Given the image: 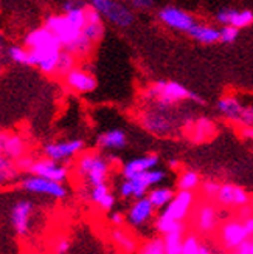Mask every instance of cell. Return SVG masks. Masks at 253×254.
Masks as SVG:
<instances>
[{
    "instance_id": "ee69618b",
    "label": "cell",
    "mask_w": 253,
    "mask_h": 254,
    "mask_svg": "<svg viewBox=\"0 0 253 254\" xmlns=\"http://www.w3.org/2000/svg\"><path fill=\"white\" fill-rule=\"evenodd\" d=\"M253 214V208L250 205H246L243 208H239V212H238V219L239 220H244L247 217H250V215Z\"/></svg>"
},
{
    "instance_id": "4fadbf2b",
    "label": "cell",
    "mask_w": 253,
    "mask_h": 254,
    "mask_svg": "<svg viewBox=\"0 0 253 254\" xmlns=\"http://www.w3.org/2000/svg\"><path fill=\"white\" fill-rule=\"evenodd\" d=\"M28 174L37 175V177H44V179L53 180V182L64 183L69 179L70 169L66 166L64 163H59V161H55L52 158L44 157V158L34 160Z\"/></svg>"
},
{
    "instance_id": "8992f818",
    "label": "cell",
    "mask_w": 253,
    "mask_h": 254,
    "mask_svg": "<svg viewBox=\"0 0 253 254\" xmlns=\"http://www.w3.org/2000/svg\"><path fill=\"white\" fill-rule=\"evenodd\" d=\"M19 185L25 192L50 197L55 200H64L69 195V189L64 183L53 182V180L44 179V177H37V175H31V174L23 177Z\"/></svg>"
},
{
    "instance_id": "836d02e7",
    "label": "cell",
    "mask_w": 253,
    "mask_h": 254,
    "mask_svg": "<svg viewBox=\"0 0 253 254\" xmlns=\"http://www.w3.org/2000/svg\"><path fill=\"white\" fill-rule=\"evenodd\" d=\"M200 245L202 242L197 234H186L182 254H200Z\"/></svg>"
},
{
    "instance_id": "cb8c5ba5",
    "label": "cell",
    "mask_w": 253,
    "mask_h": 254,
    "mask_svg": "<svg viewBox=\"0 0 253 254\" xmlns=\"http://www.w3.org/2000/svg\"><path fill=\"white\" fill-rule=\"evenodd\" d=\"M104 33H106L104 17L101 16L96 9L88 6L87 8V22H85V27L83 28V34L85 37H88V39L96 45L104 37Z\"/></svg>"
},
{
    "instance_id": "c3c4849f",
    "label": "cell",
    "mask_w": 253,
    "mask_h": 254,
    "mask_svg": "<svg viewBox=\"0 0 253 254\" xmlns=\"http://www.w3.org/2000/svg\"><path fill=\"white\" fill-rule=\"evenodd\" d=\"M200 254H213V251L210 250V247H208V245L202 244V245H200Z\"/></svg>"
},
{
    "instance_id": "7a4b0ae2",
    "label": "cell",
    "mask_w": 253,
    "mask_h": 254,
    "mask_svg": "<svg viewBox=\"0 0 253 254\" xmlns=\"http://www.w3.org/2000/svg\"><path fill=\"white\" fill-rule=\"evenodd\" d=\"M196 206L194 190H177L175 197L167 208H163L154 222L156 231L165 236L179 228H186L185 220Z\"/></svg>"
},
{
    "instance_id": "60d3db41",
    "label": "cell",
    "mask_w": 253,
    "mask_h": 254,
    "mask_svg": "<svg viewBox=\"0 0 253 254\" xmlns=\"http://www.w3.org/2000/svg\"><path fill=\"white\" fill-rule=\"evenodd\" d=\"M243 127H253V106H244L241 121H239Z\"/></svg>"
},
{
    "instance_id": "4dcf8cb0",
    "label": "cell",
    "mask_w": 253,
    "mask_h": 254,
    "mask_svg": "<svg viewBox=\"0 0 253 254\" xmlns=\"http://www.w3.org/2000/svg\"><path fill=\"white\" fill-rule=\"evenodd\" d=\"M200 185H202L200 174L193 169L183 171L179 175V179H177V189L179 190H196Z\"/></svg>"
},
{
    "instance_id": "8d00e7d4",
    "label": "cell",
    "mask_w": 253,
    "mask_h": 254,
    "mask_svg": "<svg viewBox=\"0 0 253 254\" xmlns=\"http://www.w3.org/2000/svg\"><path fill=\"white\" fill-rule=\"evenodd\" d=\"M70 248H72V242L67 236H58L52 244L53 254H69Z\"/></svg>"
},
{
    "instance_id": "f1b7e54d",
    "label": "cell",
    "mask_w": 253,
    "mask_h": 254,
    "mask_svg": "<svg viewBox=\"0 0 253 254\" xmlns=\"http://www.w3.org/2000/svg\"><path fill=\"white\" fill-rule=\"evenodd\" d=\"M175 190L169 186H154L153 189L148 192V198L149 201L153 203V206L156 209H163V208H167L169 203L172 201V198L175 197Z\"/></svg>"
},
{
    "instance_id": "6da1fadb",
    "label": "cell",
    "mask_w": 253,
    "mask_h": 254,
    "mask_svg": "<svg viewBox=\"0 0 253 254\" xmlns=\"http://www.w3.org/2000/svg\"><path fill=\"white\" fill-rule=\"evenodd\" d=\"M143 98L151 106L165 107V109H172L179 103H183V101H191V103H194L197 106H205L204 98L191 92L183 84L175 82V81L153 82L145 90Z\"/></svg>"
},
{
    "instance_id": "8fae6325",
    "label": "cell",
    "mask_w": 253,
    "mask_h": 254,
    "mask_svg": "<svg viewBox=\"0 0 253 254\" xmlns=\"http://www.w3.org/2000/svg\"><path fill=\"white\" fill-rule=\"evenodd\" d=\"M34 214V203L28 198H20L12 205L9 211V220L14 233L19 237H27L30 234L31 219Z\"/></svg>"
},
{
    "instance_id": "ffe728a7",
    "label": "cell",
    "mask_w": 253,
    "mask_h": 254,
    "mask_svg": "<svg viewBox=\"0 0 253 254\" xmlns=\"http://www.w3.org/2000/svg\"><path fill=\"white\" fill-rule=\"evenodd\" d=\"M216 20L219 25L225 27L230 25L238 30L247 28L253 23V12L250 9H235V8H224L216 12Z\"/></svg>"
},
{
    "instance_id": "d590c367",
    "label": "cell",
    "mask_w": 253,
    "mask_h": 254,
    "mask_svg": "<svg viewBox=\"0 0 253 254\" xmlns=\"http://www.w3.org/2000/svg\"><path fill=\"white\" fill-rule=\"evenodd\" d=\"M8 55L9 58L17 62V64H25L27 65V61H28V48L27 47H20V45H12L8 50Z\"/></svg>"
},
{
    "instance_id": "4316f807",
    "label": "cell",
    "mask_w": 253,
    "mask_h": 254,
    "mask_svg": "<svg viewBox=\"0 0 253 254\" xmlns=\"http://www.w3.org/2000/svg\"><path fill=\"white\" fill-rule=\"evenodd\" d=\"M188 36L202 45H213L219 42V28L213 27L210 23L197 22L193 27V30L188 33Z\"/></svg>"
},
{
    "instance_id": "f35d334b",
    "label": "cell",
    "mask_w": 253,
    "mask_h": 254,
    "mask_svg": "<svg viewBox=\"0 0 253 254\" xmlns=\"http://www.w3.org/2000/svg\"><path fill=\"white\" fill-rule=\"evenodd\" d=\"M5 135L6 133L0 132V171L16 168V163L12 160H9L5 154Z\"/></svg>"
},
{
    "instance_id": "7dc6e473",
    "label": "cell",
    "mask_w": 253,
    "mask_h": 254,
    "mask_svg": "<svg viewBox=\"0 0 253 254\" xmlns=\"http://www.w3.org/2000/svg\"><path fill=\"white\" fill-rule=\"evenodd\" d=\"M168 168L171 169V171H177L180 168V161L179 160H175V158H171L169 161H168Z\"/></svg>"
},
{
    "instance_id": "7bdbcfd3",
    "label": "cell",
    "mask_w": 253,
    "mask_h": 254,
    "mask_svg": "<svg viewBox=\"0 0 253 254\" xmlns=\"http://www.w3.org/2000/svg\"><path fill=\"white\" fill-rule=\"evenodd\" d=\"M110 223L113 226H124V223L128 222V219H126V215L120 211H113L110 212V217H109Z\"/></svg>"
},
{
    "instance_id": "ac0fdd59",
    "label": "cell",
    "mask_w": 253,
    "mask_h": 254,
    "mask_svg": "<svg viewBox=\"0 0 253 254\" xmlns=\"http://www.w3.org/2000/svg\"><path fill=\"white\" fill-rule=\"evenodd\" d=\"M183 127L189 141H193L196 144L205 143L216 135V126L207 117H200L197 120H188L183 123Z\"/></svg>"
},
{
    "instance_id": "484cf974",
    "label": "cell",
    "mask_w": 253,
    "mask_h": 254,
    "mask_svg": "<svg viewBox=\"0 0 253 254\" xmlns=\"http://www.w3.org/2000/svg\"><path fill=\"white\" fill-rule=\"evenodd\" d=\"M110 237H112V242L115 244V247L123 254H135L138 251V247H140L135 236L131 231L124 230L123 226H113Z\"/></svg>"
},
{
    "instance_id": "83f0119b",
    "label": "cell",
    "mask_w": 253,
    "mask_h": 254,
    "mask_svg": "<svg viewBox=\"0 0 253 254\" xmlns=\"http://www.w3.org/2000/svg\"><path fill=\"white\" fill-rule=\"evenodd\" d=\"M5 154L14 163L27 155V141H25V138H22L17 133H6L5 135Z\"/></svg>"
},
{
    "instance_id": "1f68e13d",
    "label": "cell",
    "mask_w": 253,
    "mask_h": 254,
    "mask_svg": "<svg viewBox=\"0 0 253 254\" xmlns=\"http://www.w3.org/2000/svg\"><path fill=\"white\" fill-rule=\"evenodd\" d=\"M135 254H165V247H163V237H151L146 242L138 247Z\"/></svg>"
},
{
    "instance_id": "ba28073f",
    "label": "cell",
    "mask_w": 253,
    "mask_h": 254,
    "mask_svg": "<svg viewBox=\"0 0 253 254\" xmlns=\"http://www.w3.org/2000/svg\"><path fill=\"white\" fill-rule=\"evenodd\" d=\"M157 19L162 25H165L167 28L185 33L188 34L193 30V27L197 23V20L189 14L188 11L177 8V6H163L157 12Z\"/></svg>"
},
{
    "instance_id": "2e32d148",
    "label": "cell",
    "mask_w": 253,
    "mask_h": 254,
    "mask_svg": "<svg viewBox=\"0 0 253 254\" xmlns=\"http://www.w3.org/2000/svg\"><path fill=\"white\" fill-rule=\"evenodd\" d=\"M165 179H167V172L156 168L142 175H137L134 179H126V180H129L132 186V198L138 200V198L146 197L151 189L154 186H159Z\"/></svg>"
},
{
    "instance_id": "9c48e42d",
    "label": "cell",
    "mask_w": 253,
    "mask_h": 254,
    "mask_svg": "<svg viewBox=\"0 0 253 254\" xmlns=\"http://www.w3.org/2000/svg\"><path fill=\"white\" fill-rule=\"evenodd\" d=\"M219 226V211L213 200L199 201L194 209V228L199 236H211Z\"/></svg>"
},
{
    "instance_id": "b9f144b4",
    "label": "cell",
    "mask_w": 253,
    "mask_h": 254,
    "mask_svg": "<svg viewBox=\"0 0 253 254\" xmlns=\"http://www.w3.org/2000/svg\"><path fill=\"white\" fill-rule=\"evenodd\" d=\"M232 254H253V237H249L244 244L239 245Z\"/></svg>"
},
{
    "instance_id": "7402d4cb",
    "label": "cell",
    "mask_w": 253,
    "mask_h": 254,
    "mask_svg": "<svg viewBox=\"0 0 253 254\" xmlns=\"http://www.w3.org/2000/svg\"><path fill=\"white\" fill-rule=\"evenodd\" d=\"M88 201L96 205L101 211L109 212L113 209V206H115L117 198L112 194L110 186L107 183H103V185H96V186L88 188Z\"/></svg>"
},
{
    "instance_id": "5b68a950",
    "label": "cell",
    "mask_w": 253,
    "mask_h": 254,
    "mask_svg": "<svg viewBox=\"0 0 253 254\" xmlns=\"http://www.w3.org/2000/svg\"><path fill=\"white\" fill-rule=\"evenodd\" d=\"M87 3L115 27L129 28L135 20L132 8L124 5L121 0H87Z\"/></svg>"
},
{
    "instance_id": "e0dca14e",
    "label": "cell",
    "mask_w": 253,
    "mask_h": 254,
    "mask_svg": "<svg viewBox=\"0 0 253 254\" xmlns=\"http://www.w3.org/2000/svg\"><path fill=\"white\" fill-rule=\"evenodd\" d=\"M23 44L28 50L36 52H47V50H64L58 37L45 27L36 28L25 36Z\"/></svg>"
},
{
    "instance_id": "5bb4252c",
    "label": "cell",
    "mask_w": 253,
    "mask_h": 254,
    "mask_svg": "<svg viewBox=\"0 0 253 254\" xmlns=\"http://www.w3.org/2000/svg\"><path fill=\"white\" fill-rule=\"evenodd\" d=\"M62 79H64V84L72 92L81 95L92 93L98 87V81L93 76V73L80 67H75L73 70H70L66 76H62Z\"/></svg>"
},
{
    "instance_id": "7c38bea8",
    "label": "cell",
    "mask_w": 253,
    "mask_h": 254,
    "mask_svg": "<svg viewBox=\"0 0 253 254\" xmlns=\"http://www.w3.org/2000/svg\"><path fill=\"white\" fill-rule=\"evenodd\" d=\"M219 242L224 250L227 251H235L239 245L244 244L250 237L243 220L232 219L227 220L219 226Z\"/></svg>"
},
{
    "instance_id": "ab89813d",
    "label": "cell",
    "mask_w": 253,
    "mask_h": 254,
    "mask_svg": "<svg viewBox=\"0 0 253 254\" xmlns=\"http://www.w3.org/2000/svg\"><path fill=\"white\" fill-rule=\"evenodd\" d=\"M131 8L137 11H149L154 8L156 0H129Z\"/></svg>"
},
{
    "instance_id": "681fc988",
    "label": "cell",
    "mask_w": 253,
    "mask_h": 254,
    "mask_svg": "<svg viewBox=\"0 0 253 254\" xmlns=\"http://www.w3.org/2000/svg\"><path fill=\"white\" fill-rule=\"evenodd\" d=\"M2 71H3V67H2V64H0V74H2Z\"/></svg>"
},
{
    "instance_id": "f6af8a7d",
    "label": "cell",
    "mask_w": 253,
    "mask_h": 254,
    "mask_svg": "<svg viewBox=\"0 0 253 254\" xmlns=\"http://www.w3.org/2000/svg\"><path fill=\"white\" fill-rule=\"evenodd\" d=\"M243 223H244V226H246V230H247L249 236H250V237H253V214L250 215V217L244 219V220H243Z\"/></svg>"
},
{
    "instance_id": "30bf717a",
    "label": "cell",
    "mask_w": 253,
    "mask_h": 254,
    "mask_svg": "<svg viewBox=\"0 0 253 254\" xmlns=\"http://www.w3.org/2000/svg\"><path fill=\"white\" fill-rule=\"evenodd\" d=\"M84 141L80 138L75 139H64V141H53V143H47L42 147V154L47 158H52L55 161L64 163L70 161L73 158H77L84 152Z\"/></svg>"
},
{
    "instance_id": "9a60e30c",
    "label": "cell",
    "mask_w": 253,
    "mask_h": 254,
    "mask_svg": "<svg viewBox=\"0 0 253 254\" xmlns=\"http://www.w3.org/2000/svg\"><path fill=\"white\" fill-rule=\"evenodd\" d=\"M214 201L224 208H238L239 209V208L249 205L250 195L243 186L235 185V183H222Z\"/></svg>"
},
{
    "instance_id": "277c9868",
    "label": "cell",
    "mask_w": 253,
    "mask_h": 254,
    "mask_svg": "<svg viewBox=\"0 0 253 254\" xmlns=\"http://www.w3.org/2000/svg\"><path fill=\"white\" fill-rule=\"evenodd\" d=\"M140 124L148 133L156 136H171L180 127L179 120L171 113V109L157 106H149L140 113Z\"/></svg>"
},
{
    "instance_id": "d6a6232c",
    "label": "cell",
    "mask_w": 253,
    "mask_h": 254,
    "mask_svg": "<svg viewBox=\"0 0 253 254\" xmlns=\"http://www.w3.org/2000/svg\"><path fill=\"white\" fill-rule=\"evenodd\" d=\"M77 56L73 53H70L69 50H62L59 55V61H58V68H56V74L59 76H66L70 70L75 68V64H77Z\"/></svg>"
},
{
    "instance_id": "3957f363",
    "label": "cell",
    "mask_w": 253,
    "mask_h": 254,
    "mask_svg": "<svg viewBox=\"0 0 253 254\" xmlns=\"http://www.w3.org/2000/svg\"><path fill=\"white\" fill-rule=\"evenodd\" d=\"M110 169V160L96 150L83 152L81 155H78L73 168L75 175L80 179L83 186L87 188L107 183Z\"/></svg>"
},
{
    "instance_id": "f546056e",
    "label": "cell",
    "mask_w": 253,
    "mask_h": 254,
    "mask_svg": "<svg viewBox=\"0 0 253 254\" xmlns=\"http://www.w3.org/2000/svg\"><path fill=\"white\" fill-rule=\"evenodd\" d=\"M185 236H186V228H179V230H174L165 236H162L165 254H182Z\"/></svg>"
},
{
    "instance_id": "603a6c76",
    "label": "cell",
    "mask_w": 253,
    "mask_h": 254,
    "mask_svg": "<svg viewBox=\"0 0 253 254\" xmlns=\"http://www.w3.org/2000/svg\"><path fill=\"white\" fill-rule=\"evenodd\" d=\"M244 106L241 103V99L235 95H225L222 96L218 104H216V109L218 112L221 113V117H224L225 120H229L235 124H239L241 121V115H243V110H244Z\"/></svg>"
},
{
    "instance_id": "bcb514c9",
    "label": "cell",
    "mask_w": 253,
    "mask_h": 254,
    "mask_svg": "<svg viewBox=\"0 0 253 254\" xmlns=\"http://www.w3.org/2000/svg\"><path fill=\"white\" fill-rule=\"evenodd\" d=\"M241 136L246 139H250L253 141V127H243L241 129Z\"/></svg>"
},
{
    "instance_id": "52a82bcc",
    "label": "cell",
    "mask_w": 253,
    "mask_h": 254,
    "mask_svg": "<svg viewBox=\"0 0 253 254\" xmlns=\"http://www.w3.org/2000/svg\"><path fill=\"white\" fill-rule=\"evenodd\" d=\"M44 27L52 31L62 45L64 50H70L73 48V45L78 42V39L83 34V30L77 28L73 23H70V20L64 16V14H52L45 19Z\"/></svg>"
},
{
    "instance_id": "44dd1931",
    "label": "cell",
    "mask_w": 253,
    "mask_h": 254,
    "mask_svg": "<svg viewBox=\"0 0 253 254\" xmlns=\"http://www.w3.org/2000/svg\"><path fill=\"white\" fill-rule=\"evenodd\" d=\"M159 163H160V157L157 154H146L124 163L121 174L124 179H134L137 175H142L151 169H156L159 166Z\"/></svg>"
},
{
    "instance_id": "d4e9b609",
    "label": "cell",
    "mask_w": 253,
    "mask_h": 254,
    "mask_svg": "<svg viewBox=\"0 0 253 254\" xmlns=\"http://www.w3.org/2000/svg\"><path fill=\"white\" fill-rule=\"evenodd\" d=\"M96 146L101 150H121L128 146V135L121 129L106 130L98 135Z\"/></svg>"
},
{
    "instance_id": "e575fe53",
    "label": "cell",
    "mask_w": 253,
    "mask_h": 254,
    "mask_svg": "<svg viewBox=\"0 0 253 254\" xmlns=\"http://www.w3.org/2000/svg\"><path fill=\"white\" fill-rule=\"evenodd\" d=\"M239 36V30L230 25H225V27L219 28V42L222 44H235Z\"/></svg>"
},
{
    "instance_id": "74e56055",
    "label": "cell",
    "mask_w": 253,
    "mask_h": 254,
    "mask_svg": "<svg viewBox=\"0 0 253 254\" xmlns=\"http://www.w3.org/2000/svg\"><path fill=\"white\" fill-rule=\"evenodd\" d=\"M200 188H202V194L205 195L207 200H214L218 195V192H219L221 185L218 182H214V180H205V182H202Z\"/></svg>"
},
{
    "instance_id": "d6986e66",
    "label": "cell",
    "mask_w": 253,
    "mask_h": 254,
    "mask_svg": "<svg viewBox=\"0 0 253 254\" xmlns=\"http://www.w3.org/2000/svg\"><path fill=\"white\" fill-rule=\"evenodd\" d=\"M156 211L157 209L153 206V203L149 201V198L143 197V198H138L132 203L128 214H126V219H128L131 226L142 228L154 219Z\"/></svg>"
}]
</instances>
